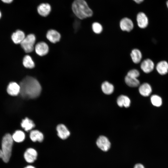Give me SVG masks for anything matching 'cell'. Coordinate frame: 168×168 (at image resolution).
Segmentation results:
<instances>
[{
	"mask_svg": "<svg viewBox=\"0 0 168 168\" xmlns=\"http://www.w3.org/2000/svg\"><path fill=\"white\" fill-rule=\"evenodd\" d=\"M20 93L24 98H34L40 94L41 88L38 81L35 78L27 76L20 82Z\"/></svg>",
	"mask_w": 168,
	"mask_h": 168,
	"instance_id": "obj_1",
	"label": "cell"
},
{
	"mask_svg": "<svg viewBox=\"0 0 168 168\" xmlns=\"http://www.w3.org/2000/svg\"><path fill=\"white\" fill-rule=\"evenodd\" d=\"M2 16V12L0 10V19L1 18Z\"/></svg>",
	"mask_w": 168,
	"mask_h": 168,
	"instance_id": "obj_34",
	"label": "cell"
},
{
	"mask_svg": "<svg viewBox=\"0 0 168 168\" xmlns=\"http://www.w3.org/2000/svg\"><path fill=\"white\" fill-rule=\"evenodd\" d=\"M24 168H35V167L32 165H28Z\"/></svg>",
	"mask_w": 168,
	"mask_h": 168,
	"instance_id": "obj_33",
	"label": "cell"
},
{
	"mask_svg": "<svg viewBox=\"0 0 168 168\" xmlns=\"http://www.w3.org/2000/svg\"><path fill=\"white\" fill-rule=\"evenodd\" d=\"M139 92L142 96L144 97L149 96L152 91L151 86L148 83H144L139 86Z\"/></svg>",
	"mask_w": 168,
	"mask_h": 168,
	"instance_id": "obj_13",
	"label": "cell"
},
{
	"mask_svg": "<svg viewBox=\"0 0 168 168\" xmlns=\"http://www.w3.org/2000/svg\"><path fill=\"white\" fill-rule=\"evenodd\" d=\"M13 141L17 142L23 141L25 138L24 133L21 130H17L12 136Z\"/></svg>",
	"mask_w": 168,
	"mask_h": 168,
	"instance_id": "obj_25",
	"label": "cell"
},
{
	"mask_svg": "<svg viewBox=\"0 0 168 168\" xmlns=\"http://www.w3.org/2000/svg\"><path fill=\"white\" fill-rule=\"evenodd\" d=\"M13 141L12 136L9 133L6 134L2 138L1 150L3 154L2 160L5 162H7L10 159Z\"/></svg>",
	"mask_w": 168,
	"mask_h": 168,
	"instance_id": "obj_3",
	"label": "cell"
},
{
	"mask_svg": "<svg viewBox=\"0 0 168 168\" xmlns=\"http://www.w3.org/2000/svg\"><path fill=\"white\" fill-rule=\"evenodd\" d=\"M136 2L138 3H139L142 2L143 0H133Z\"/></svg>",
	"mask_w": 168,
	"mask_h": 168,
	"instance_id": "obj_32",
	"label": "cell"
},
{
	"mask_svg": "<svg viewBox=\"0 0 168 168\" xmlns=\"http://www.w3.org/2000/svg\"><path fill=\"white\" fill-rule=\"evenodd\" d=\"M46 36L47 39L53 43H55L58 42L61 38L60 33L54 30H48L47 32Z\"/></svg>",
	"mask_w": 168,
	"mask_h": 168,
	"instance_id": "obj_14",
	"label": "cell"
},
{
	"mask_svg": "<svg viewBox=\"0 0 168 168\" xmlns=\"http://www.w3.org/2000/svg\"><path fill=\"white\" fill-rule=\"evenodd\" d=\"M92 29L95 33L100 34L102 31L103 28L100 23L98 22H94L92 24Z\"/></svg>",
	"mask_w": 168,
	"mask_h": 168,
	"instance_id": "obj_27",
	"label": "cell"
},
{
	"mask_svg": "<svg viewBox=\"0 0 168 168\" xmlns=\"http://www.w3.org/2000/svg\"><path fill=\"white\" fill-rule=\"evenodd\" d=\"M24 156L26 162L29 163H32L36 159L37 152L33 148H28L25 152Z\"/></svg>",
	"mask_w": 168,
	"mask_h": 168,
	"instance_id": "obj_8",
	"label": "cell"
},
{
	"mask_svg": "<svg viewBox=\"0 0 168 168\" xmlns=\"http://www.w3.org/2000/svg\"><path fill=\"white\" fill-rule=\"evenodd\" d=\"M25 37V33L23 31L18 30L12 34L11 39L14 43L18 44L21 43Z\"/></svg>",
	"mask_w": 168,
	"mask_h": 168,
	"instance_id": "obj_10",
	"label": "cell"
},
{
	"mask_svg": "<svg viewBox=\"0 0 168 168\" xmlns=\"http://www.w3.org/2000/svg\"><path fill=\"white\" fill-rule=\"evenodd\" d=\"M22 64L25 67L28 68H33L35 66V63L32 58L28 55H25L23 58Z\"/></svg>",
	"mask_w": 168,
	"mask_h": 168,
	"instance_id": "obj_23",
	"label": "cell"
},
{
	"mask_svg": "<svg viewBox=\"0 0 168 168\" xmlns=\"http://www.w3.org/2000/svg\"><path fill=\"white\" fill-rule=\"evenodd\" d=\"M134 168H145L144 166L141 164L138 163L136 164Z\"/></svg>",
	"mask_w": 168,
	"mask_h": 168,
	"instance_id": "obj_30",
	"label": "cell"
},
{
	"mask_svg": "<svg viewBox=\"0 0 168 168\" xmlns=\"http://www.w3.org/2000/svg\"><path fill=\"white\" fill-rule=\"evenodd\" d=\"M130 56L133 62L135 63H139L141 61L142 55L141 51L137 49H133L130 53Z\"/></svg>",
	"mask_w": 168,
	"mask_h": 168,
	"instance_id": "obj_18",
	"label": "cell"
},
{
	"mask_svg": "<svg viewBox=\"0 0 168 168\" xmlns=\"http://www.w3.org/2000/svg\"><path fill=\"white\" fill-rule=\"evenodd\" d=\"M35 40V35L33 34H30L25 37L20 44L21 46L25 52L30 53L34 49Z\"/></svg>",
	"mask_w": 168,
	"mask_h": 168,
	"instance_id": "obj_4",
	"label": "cell"
},
{
	"mask_svg": "<svg viewBox=\"0 0 168 168\" xmlns=\"http://www.w3.org/2000/svg\"><path fill=\"white\" fill-rule=\"evenodd\" d=\"M36 53L40 56L46 55L49 51V48L47 44L44 42H40L35 45V47Z\"/></svg>",
	"mask_w": 168,
	"mask_h": 168,
	"instance_id": "obj_9",
	"label": "cell"
},
{
	"mask_svg": "<svg viewBox=\"0 0 168 168\" xmlns=\"http://www.w3.org/2000/svg\"><path fill=\"white\" fill-rule=\"evenodd\" d=\"M155 64L149 58L144 60L140 65V68L145 73H149L154 69Z\"/></svg>",
	"mask_w": 168,
	"mask_h": 168,
	"instance_id": "obj_7",
	"label": "cell"
},
{
	"mask_svg": "<svg viewBox=\"0 0 168 168\" xmlns=\"http://www.w3.org/2000/svg\"><path fill=\"white\" fill-rule=\"evenodd\" d=\"M117 102L119 107L124 106L125 108L129 107L131 103L130 99L127 96L124 95L120 96L118 97Z\"/></svg>",
	"mask_w": 168,
	"mask_h": 168,
	"instance_id": "obj_19",
	"label": "cell"
},
{
	"mask_svg": "<svg viewBox=\"0 0 168 168\" xmlns=\"http://www.w3.org/2000/svg\"><path fill=\"white\" fill-rule=\"evenodd\" d=\"M7 91L11 96H16L20 93V86L19 85L15 82H11L7 86Z\"/></svg>",
	"mask_w": 168,
	"mask_h": 168,
	"instance_id": "obj_11",
	"label": "cell"
},
{
	"mask_svg": "<svg viewBox=\"0 0 168 168\" xmlns=\"http://www.w3.org/2000/svg\"><path fill=\"white\" fill-rule=\"evenodd\" d=\"M97 146L102 150L107 151L110 148V143L107 138L104 136H100L96 141Z\"/></svg>",
	"mask_w": 168,
	"mask_h": 168,
	"instance_id": "obj_5",
	"label": "cell"
},
{
	"mask_svg": "<svg viewBox=\"0 0 168 168\" xmlns=\"http://www.w3.org/2000/svg\"><path fill=\"white\" fill-rule=\"evenodd\" d=\"M156 69L160 74L166 75L168 72V63L166 61H161L156 64Z\"/></svg>",
	"mask_w": 168,
	"mask_h": 168,
	"instance_id": "obj_17",
	"label": "cell"
},
{
	"mask_svg": "<svg viewBox=\"0 0 168 168\" xmlns=\"http://www.w3.org/2000/svg\"><path fill=\"white\" fill-rule=\"evenodd\" d=\"M119 26L122 31L129 32L133 29L134 25L132 21L130 19L124 17L120 21Z\"/></svg>",
	"mask_w": 168,
	"mask_h": 168,
	"instance_id": "obj_6",
	"label": "cell"
},
{
	"mask_svg": "<svg viewBox=\"0 0 168 168\" xmlns=\"http://www.w3.org/2000/svg\"><path fill=\"white\" fill-rule=\"evenodd\" d=\"M101 87L102 91L107 95L112 94L114 90L113 85L107 81L104 82L101 85Z\"/></svg>",
	"mask_w": 168,
	"mask_h": 168,
	"instance_id": "obj_22",
	"label": "cell"
},
{
	"mask_svg": "<svg viewBox=\"0 0 168 168\" xmlns=\"http://www.w3.org/2000/svg\"><path fill=\"white\" fill-rule=\"evenodd\" d=\"M57 130L58 136L62 139L67 138L70 135V132L63 124L58 125L57 127Z\"/></svg>",
	"mask_w": 168,
	"mask_h": 168,
	"instance_id": "obj_16",
	"label": "cell"
},
{
	"mask_svg": "<svg viewBox=\"0 0 168 168\" xmlns=\"http://www.w3.org/2000/svg\"><path fill=\"white\" fill-rule=\"evenodd\" d=\"M38 13L43 16H46L51 11L50 5L47 3H43L40 4L37 7Z\"/></svg>",
	"mask_w": 168,
	"mask_h": 168,
	"instance_id": "obj_15",
	"label": "cell"
},
{
	"mask_svg": "<svg viewBox=\"0 0 168 168\" xmlns=\"http://www.w3.org/2000/svg\"><path fill=\"white\" fill-rule=\"evenodd\" d=\"M124 80L126 83L129 86L135 87L140 85V82L137 78L126 75Z\"/></svg>",
	"mask_w": 168,
	"mask_h": 168,
	"instance_id": "obj_20",
	"label": "cell"
},
{
	"mask_svg": "<svg viewBox=\"0 0 168 168\" xmlns=\"http://www.w3.org/2000/svg\"><path fill=\"white\" fill-rule=\"evenodd\" d=\"M127 75L137 78L140 76V72L137 69H133L130 70L128 72Z\"/></svg>",
	"mask_w": 168,
	"mask_h": 168,
	"instance_id": "obj_28",
	"label": "cell"
},
{
	"mask_svg": "<svg viewBox=\"0 0 168 168\" xmlns=\"http://www.w3.org/2000/svg\"><path fill=\"white\" fill-rule=\"evenodd\" d=\"M150 100L152 105L156 107H160L162 104L161 98L157 95L154 94L151 96Z\"/></svg>",
	"mask_w": 168,
	"mask_h": 168,
	"instance_id": "obj_26",
	"label": "cell"
},
{
	"mask_svg": "<svg viewBox=\"0 0 168 168\" xmlns=\"http://www.w3.org/2000/svg\"><path fill=\"white\" fill-rule=\"evenodd\" d=\"M3 3L9 4L12 3L14 0H0Z\"/></svg>",
	"mask_w": 168,
	"mask_h": 168,
	"instance_id": "obj_29",
	"label": "cell"
},
{
	"mask_svg": "<svg viewBox=\"0 0 168 168\" xmlns=\"http://www.w3.org/2000/svg\"><path fill=\"white\" fill-rule=\"evenodd\" d=\"M3 157V154L2 150H0V158L2 159Z\"/></svg>",
	"mask_w": 168,
	"mask_h": 168,
	"instance_id": "obj_31",
	"label": "cell"
},
{
	"mask_svg": "<svg viewBox=\"0 0 168 168\" xmlns=\"http://www.w3.org/2000/svg\"><path fill=\"white\" fill-rule=\"evenodd\" d=\"M137 21L138 26L142 29L145 28L148 25V19L146 15L143 12H140L138 14Z\"/></svg>",
	"mask_w": 168,
	"mask_h": 168,
	"instance_id": "obj_12",
	"label": "cell"
},
{
	"mask_svg": "<svg viewBox=\"0 0 168 168\" xmlns=\"http://www.w3.org/2000/svg\"><path fill=\"white\" fill-rule=\"evenodd\" d=\"M30 137L31 140L34 142L38 141L41 142L44 139L43 134L37 130H34L31 131Z\"/></svg>",
	"mask_w": 168,
	"mask_h": 168,
	"instance_id": "obj_21",
	"label": "cell"
},
{
	"mask_svg": "<svg viewBox=\"0 0 168 168\" xmlns=\"http://www.w3.org/2000/svg\"><path fill=\"white\" fill-rule=\"evenodd\" d=\"M72 7L74 14L80 19L91 17L93 15L92 11L84 0H75Z\"/></svg>",
	"mask_w": 168,
	"mask_h": 168,
	"instance_id": "obj_2",
	"label": "cell"
},
{
	"mask_svg": "<svg viewBox=\"0 0 168 168\" xmlns=\"http://www.w3.org/2000/svg\"><path fill=\"white\" fill-rule=\"evenodd\" d=\"M166 4H167V7L168 8V1H167L166 2Z\"/></svg>",
	"mask_w": 168,
	"mask_h": 168,
	"instance_id": "obj_35",
	"label": "cell"
},
{
	"mask_svg": "<svg viewBox=\"0 0 168 168\" xmlns=\"http://www.w3.org/2000/svg\"><path fill=\"white\" fill-rule=\"evenodd\" d=\"M21 125V127L27 131L31 130L35 126L34 122L27 118L22 120Z\"/></svg>",
	"mask_w": 168,
	"mask_h": 168,
	"instance_id": "obj_24",
	"label": "cell"
}]
</instances>
